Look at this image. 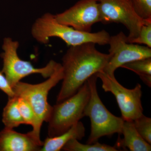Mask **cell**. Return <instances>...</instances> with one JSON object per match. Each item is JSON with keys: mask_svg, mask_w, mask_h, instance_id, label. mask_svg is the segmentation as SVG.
<instances>
[{"mask_svg": "<svg viewBox=\"0 0 151 151\" xmlns=\"http://www.w3.org/2000/svg\"><path fill=\"white\" fill-rule=\"evenodd\" d=\"M31 35L37 42L47 44L50 38H59L69 46L92 42L99 45L108 44L110 35L103 30L96 32H83L60 23L55 15L47 13L36 19L32 26Z\"/></svg>", "mask_w": 151, "mask_h": 151, "instance_id": "7a4b0ae2", "label": "cell"}, {"mask_svg": "<svg viewBox=\"0 0 151 151\" xmlns=\"http://www.w3.org/2000/svg\"><path fill=\"white\" fill-rule=\"evenodd\" d=\"M139 17L144 20H151V0H129Z\"/></svg>", "mask_w": 151, "mask_h": 151, "instance_id": "d6986e66", "label": "cell"}, {"mask_svg": "<svg viewBox=\"0 0 151 151\" xmlns=\"http://www.w3.org/2000/svg\"><path fill=\"white\" fill-rule=\"evenodd\" d=\"M85 135L84 124L81 122L71 127L61 134L56 137H47L43 143L40 151H59L70 140L76 139L81 140Z\"/></svg>", "mask_w": 151, "mask_h": 151, "instance_id": "4fadbf2b", "label": "cell"}, {"mask_svg": "<svg viewBox=\"0 0 151 151\" xmlns=\"http://www.w3.org/2000/svg\"><path fill=\"white\" fill-rule=\"evenodd\" d=\"M18 107L24 124L34 126L35 116L34 112L29 103L24 98L18 97Z\"/></svg>", "mask_w": 151, "mask_h": 151, "instance_id": "ac0fdd59", "label": "cell"}, {"mask_svg": "<svg viewBox=\"0 0 151 151\" xmlns=\"http://www.w3.org/2000/svg\"><path fill=\"white\" fill-rule=\"evenodd\" d=\"M108 44L109 58L103 71L110 76H114L115 70L126 63L151 57V48L128 42L122 32L110 37Z\"/></svg>", "mask_w": 151, "mask_h": 151, "instance_id": "9c48e42d", "label": "cell"}, {"mask_svg": "<svg viewBox=\"0 0 151 151\" xmlns=\"http://www.w3.org/2000/svg\"><path fill=\"white\" fill-rule=\"evenodd\" d=\"M122 134L123 139H119L116 146L124 150L128 149L131 151H150V144L147 142L135 129L132 121H124L122 127Z\"/></svg>", "mask_w": 151, "mask_h": 151, "instance_id": "7c38bea8", "label": "cell"}, {"mask_svg": "<svg viewBox=\"0 0 151 151\" xmlns=\"http://www.w3.org/2000/svg\"><path fill=\"white\" fill-rule=\"evenodd\" d=\"M135 129L145 140L151 144V119L144 114L133 121Z\"/></svg>", "mask_w": 151, "mask_h": 151, "instance_id": "e0dca14e", "label": "cell"}, {"mask_svg": "<svg viewBox=\"0 0 151 151\" xmlns=\"http://www.w3.org/2000/svg\"><path fill=\"white\" fill-rule=\"evenodd\" d=\"M0 90L6 94L9 97L16 96L13 89L9 84L5 76L1 71H0Z\"/></svg>", "mask_w": 151, "mask_h": 151, "instance_id": "44dd1931", "label": "cell"}, {"mask_svg": "<svg viewBox=\"0 0 151 151\" xmlns=\"http://www.w3.org/2000/svg\"><path fill=\"white\" fill-rule=\"evenodd\" d=\"M19 46L18 41L12 38L4 37L1 57L3 59L2 72L5 76L12 88L23 78L32 74L37 73L44 78H48L54 73L58 63L51 60L45 67L36 68L29 61L19 57L17 50Z\"/></svg>", "mask_w": 151, "mask_h": 151, "instance_id": "8992f818", "label": "cell"}, {"mask_svg": "<svg viewBox=\"0 0 151 151\" xmlns=\"http://www.w3.org/2000/svg\"><path fill=\"white\" fill-rule=\"evenodd\" d=\"M55 17L60 23L83 32H91L92 26L101 22L97 0H80L70 8L55 15Z\"/></svg>", "mask_w": 151, "mask_h": 151, "instance_id": "30bf717a", "label": "cell"}, {"mask_svg": "<svg viewBox=\"0 0 151 151\" xmlns=\"http://www.w3.org/2000/svg\"><path fill=\"white\" fill-rule=\"evenodd\" d=\"M95 45L88 42L70 46L63 57V77L56 103L75 94L89 77L104 70L109 54L98 51Z\"/></svg>", "mask_w": 151, "mask_h": 151, "instance_id": "6da1fadb", "label": "cell"}, {"mask_svg": "<svg viewBox=\"0 0 151 151\" xmlns=\"http://www.w3.org/2000/svg\"><path fill=\"white\" fill-rule=\"evenodd\" d=\"M43 143L31 132L22 134L5 128L0 132V151H40Z\"/></svg>", "mask_w": 151, "mask_h": 151, "instance_id": "8fae6325", "label": "cell"}, {"mask_svg": "<svg viewBox=\"0 0 151 151\" xmlns=\"http://www.w3.org/2000/svg\"><path fill=\"white\" fill-rule=\"evenodd\" d=\"M129 43L145 45L151 48V21L142 26L138 36L131 40Z\"/></svg>", "mask_w": 151, "mask_h": 151, "instance_id": "ffe728a7", "label": "cell"}, {"mask_svg": "<svg viewBox=\"0 0 151 151\" xmlns=\"http://www.w3.org/2000/svg\"><path fill=\"white\" fill-rule=\"evenodd\" d=\"M100 9L101 22L104 24L116 23L125 26L129 30L127 40L129 42L138 36L142 26L151 21L138 16L129 0H97Z\"/></svg>", "mask_w": 151, "mask_h": 151, "instance_id": "ba28073f", "label": "cell"}, {"mask_svg": "<svg viewBox=\"0 0 151 151\" xmlns=\"http://www.w3.org/2000/svg\"><path fill=\"white\" fill-rule=\"evenodd\" d=\"M90 97L87 81L72 96L52 106L48 123L49 137L61 134L84 117V110Z\"/></svg>", "mask_w": 151, "mask_h": 151, "instance_id": "5b68a950", "label": "cell"}, {"mask_svg": "<svg viewBox=\"0 0 151 151\" xmlns=\"http://www.w3.org/2000/svg\"><path fill=\"white\" fill-rule=\"evenodd\" d=\"M63 77L62 65L58 63L54 73L45 81L35 84L20 81L13 87L16 96L24 98L32 107L35 122L31 132L38 140H41V128L44 122L48 121L52 108L47 101L49 92Z\"/></svg>", "mask_w": 151, "mask_h": 151, "instance_id": "3957f363", "label": "cell"}, {"mask_svg": "<svg viewBox=\"0 0 151 151\" xmlns=\"http://www.w3.org/2000/svg\"><path fill=\"white\" fill-rule=\"evenodd\" d=\"M97 75L102 81L104 91L111 92L116 97L124 121H133L142 116V92L140 84H137L134 89H127L118 82L114 75H108L103 70Z\"/></svg>", "mask_w": 151, "mask_h": 151, "instance_id": "52a82bcc", "label": "cell"}, {"mask_svg": "<svg viewBox=\"0 0 151 151\" xmlns=\"http://www.w3.org/2000/svg\"><path fill=\"white\" fill-rule=\"evenodd\" d=\"M97 73L87 79L90 89V97L84 110V116L91 121V133L87 144H92L105 136L122 134L124 120L114 116L105 107L101 101L97 88Z\"/></svg>", "mask_w": 151, "mask_h": 151, "instance_id": "277c9868", "label": "cell"}, {"mask_svg": "<svg viewBox=\"0 0 151 151\" xmlns=\"http://www.w3.org/2000/svg\"><path fill=\"white\" fill-rule=\"evenodd\" d=\"M62 150L66 151H117L119 149L116 146H111L101 144L98 142L86 145L79 142L78 140L73 139L68 141Z\"/></svg>", "mask_w": 151, "mask_h": 151, "instance_id": "2e32d148", "label": "cell"}, {"mask_svg": "<svg viewBox=\"0 0 151 151\" xmlns=\"http://www.w3.org/2000/svg\"><path fill=\"white\" fill-rule=\"evenodd\" d=\"M18 97H9L8 101L4 108L2 122L7 129H13L24 124L18 107Z\"/></svg>", "mask_w": 151, "mask_h": 151, "instance_id": "5bb4252c", "label": "cell"}, {"mask_svg": "<svg viewBox=\"0 0 151 151\" xmlns=\"http://www.w3.org/2000/svg\"><path fill=\"white\" fill-rule=\"evenodd\" d=\"M121 67L137 73L146 85L151 87V57L128 63Z\"/></svg>", "mask_w": 151, "mask_h": 151, "instance_id": "9a60e30c", "label": "cell"}]
</instances>
